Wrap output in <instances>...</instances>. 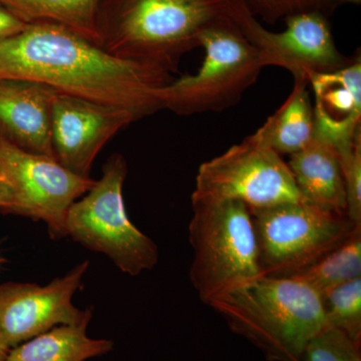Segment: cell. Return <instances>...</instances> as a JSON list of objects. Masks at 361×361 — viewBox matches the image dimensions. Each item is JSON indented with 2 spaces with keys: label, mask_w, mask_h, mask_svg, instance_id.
I'll list each match as a JSON object with an SVG mask.
<instances>
[{
  "label": "cell",
  "mask_w": 361,
  "mask_h": 361,
  "mask_svg": "<svg viewBox=\"0 0 361 361\" xmlns=\"http://www.w3.org/2000/svg\"><path fill=\"white\" fill-rule=\"evenodd\" d=\"M259 267L268 277H292L343 243L357 226L348 216L303 202L250 210Z\"/></svg>",
  "instance_id": "7"
},
{
  "label": "cell",
  "mask_w": 361,
  "mask_h": 361,
  "mask_svg": "<svg viewBox=\"0 0 361 361\" xmlns=\"http://www.w3.org/2000/svg\"><path fill=\"white\" fill-rule=\"evenodd\" d=\"M315 137L336 149L361 137V56L334 73L312 75Z\"/></svg>",
  "instance_id": "14"
},
{
  "label": "cell",
  "mask_w": 361,
  "mask_h": 361,
  "mask_svg": "<svg viewBox=\"0 0 361 361\" xmlns=\"http://www.w3.org/2000/svg\"><path fill=\"white\" fill-rule=\"evenodd\" d=\"M192 198L239 201L249 210L303 202L287 161L253 135L202 164Z\"/></svg>",
  "instance_id": "8"
},
{
  "label": "cell",
  "mask_w": 361,
  "mask_h": 361,
  "mask_svg": "<svg viewBox=\"0 0 361 361\" xmlns=\"http://www.w3.org/2000/svg\"><path fill=\"white\" fill-rule=\"evenodd\" d=\"M203 63L195 75L172 80L158 90L161 108L180 116L222 111L235 106L263 68L258 51L234 20L203 33Z\"/></svg>",
  "instance_id": "6"
},
{
  "label": "cell",
  "mask_w": 361,
  "mask_h": 361,
  "mask_svg": "<svg viewBox=\"0 0 361 361\" xmlns=\"http://www.w3.org/2000/svg\"><path fill=\"white\" fill-rule=\"evenodd\" d=\"M90 322L54 327L9 349L6 361H85L106 355L113 348V342L90 338Z\"/></svg>",
  "instance_id": "17"
},
{
  "label": "cell",
  "mask_w": 361,
  "mask_h": 361,
  "mask_svg": "<svg viewBox=\"0 0 361 361\" xmlns=\"http://www.w3.org/2000/svg\"><path fill=\"white\" fill-rule=\"evenodd\" d=\"M0 78L35 80L51 89L130 111L137 121L163 110L158 90L172 75L118 58L77 32L27 25L0 40Z\"/></svg>",
  "instance_id": "1"
},
{
  "label": "cell",
  "mask_w": 361,
  "mask_h": 361,
  "mask_svg": "<svg viewBox=\"0 0 361 361\" xmlns=\"http://www.w3.org/2000/svg\"><path fill=\"white\" fill-rule=\"evenodd\" d=\"M89 266L85 261L45 286L0 285V342L4 348L9 350L59 325L90 320L92 311L80 310L73 303Z\"/></svg>",
  "instance_id": "11"
},
{
  "label": "cell",
  "mask_w": 361,
  "mask_h": 361,
  "mask_svg": "<svg viewBox=\"0 0 361 361\" xmlns=\"http://www.w3.org/2000/svg\"><path fill=\"white\" fill-rule=\"evenodd\" d=\"M303 203L346 215L345 189L338 154L315 137L287 161Z\"/></svg>",
  "instance_id": "15"
},
{
  "label": "cell",
  "mask_w": 361,
  "mask_h": 361,
  "mask_svg": "<svg viewBox=\"0 0 361 361\" xmlns=\"http://www.w3.org/2000/svg\"><path fill=\"white\" fill-rule=\"evenodd\" d=\"M292 277L307 284L319 296L339 285L360 278L361 225L343 243Z\"/></svg>",
  "instance_id": "19"
},
{
  "label": "cell",
  "mask_w": 361,
  "mask_h": 361,
  "mask_svg": "<svg viewBox=\"0 0 361 361\" xmlns=\"http://www.w3.org/2000/svg\"><path fill=\"white\" fill-rule=\"evenodd\" d=\"M336 152L345 189L346 216L353 224L361 225V137Z\"/></svg>",
  "instance_id": "23"
},
{
  "label": "cell",
  "mask_w": 361,
  "mask_h": 361,
  "mask_svg": "<svg viewBox=\"0 0 361 361\" xmlns=\"http://www.w3.org/2000/svg\"><path fill=\"white\" fill-rule=\"evenodd\" d=\"M327 327L341 330L361 344V277L320 296Z\"/></svg>",
  "instance_id": "20"
},
{
  "label": "cell",
  "mask_w": 361,
  "mask_h": 361,
  "mask_svg": "<svg viewBox=\"0 0 361 361\" xmlns=\"http://www.w3.org/2000/svg\"><path fill=\"white\" fill-rule=\"evenodd\" d=\"M360 345L341 330L326 327L306 346L303 361H361Z\"/></svg>",
  "instance_id": "22"
},
{
  "label": "cell",
  "mask_w": 361,
  "mask_h": 361,
  "mask_svg": "<svg viewBox=\"0 0 361 361\" xmlns=\"http://www.w3.org/2000/svg\"><path fill=\"white\" fill-rule=\"evenodd\" d=\"M127 174L125 158L111 155L101 179L68 209L66 233L90 250L104 254L122 272L135 276L155 267L159 249L128 216L123 195Z\"/></svg>",
  "instance_id": "5"
},
{
  "label": "cell",
  "mask_w": 361,
  "mask_h": 361,
  "mask_svg": "<svg viewBox=\"0 0 361 361\" xmlns=\"http://www.w3.org/2000/svg\"><path fill=\"white\" fill-rule=\"evenodd\" d=\"M190 280L208 305L215 297L261 274L250 210L233 200L192 198Z\"/></svg>",
  "instance_id": "4"
},
{
  "label": "cell",
  "mask_w": 361,
  "mask_h": 361,
  "mask_svg": "<svg viewBox=\"0 0 361 361\" xmlns=\"http://www.w3.org/2000/svg\"><path fill=\"white\" fill-rule=\"evenodd\" d=\"M56 94L35 80L0 78V137L30 153L54 158L51 111Z\"/></svg>",
  "instance_id": "13"
},
{
  "label": "cell",
  "mask_w": 361,
  "mask_h": 361,
  "mask_svg": "<svg viewBox=\"0 0 361 361\" xmlns=\"http://www.w3.org/2000/svg\"><path fill=\"white\" fill-rule=\"evenodd\" d=\"M307 80H294L290 96L253 135L280 156L293 155L315 135L314 113Z\"/></svg>",
  "instance_id": "16"
},
{
  "label": "cell",
  "mask_w": 361,
  "mask_h": 361,
  "mask_svg": "<svg viewBox=\"0 0 361 361\" xmlns=\"http://www.w3.org/2000/svg\"><path fill=\"white\" fill-rule=\"evenodd\" d=\"M234 0H102L99 47L172 75L203 33L233 20Z\"/></svg>",
  "instance_id": "2"
},
{
  "label": "cell",
  "mask_w": 361,
  "mask_h": 361,
  "mask_svg": "<svg viewBox=\"0 0 361 361\" xmlns=\"http://www.w3.org/2000/svg\"><path fill=\"white\" fill-rule=\"evenodd\" d=\"M0 177L11 190L6 214L44 221L52 238L66 236L68 209L94 186L52 157L30 153L0 137Z\"/></svg>",
  "instance_id": "9"
},
{
  "label": "cell",
  "mask_w": 361,
  "mask_h": 361,
  "mask_svg": "<svg viewBox=\"0 0 361 361\" xmlns=\"http://www.w3.org/2000/svg\"><path fill=\"white\" fill-rule=\"evenodd\" d=\"M26 25V23L0 7V40L21 32Z\"/></svg>",
  "instance_id": "24"
},
{
  "label": "cell",
  "mask_w": 361,
  "mask_h": 361,
  "mask_svg": "<svg viewBox=\"0 0 361 361\" xmlns=\"http://www.w3.org/2000/svg\"><path fill=\"white\" fill-rule=\"evenodd\" d=\"M8 349L4 348V344L0 342V361H6Z\"/></svg>",
  "instance_id": "27"
},
{
  "label": "cell",
  "mask_w": 361,
  "mask_h": 361,
  "mask_svg": "<svg viewBox=\"0 0 361 361\" xmlns=\"http://www.w3.org/2000/svg\"><path fill=\"white\" fill-rule=\"evenodd\" d=\"M135 121L125 109L58 92L51 111L54 159L75 174L90 178L94 159L106 142Z\"/></svg>",
  "instance_id": "12"
},
{
  "label": "cell",
  "mask_w": 361,
  "mask_h": 361,
  "mask_svg": "<svg viewBox=\"0 0 361 361\" xmlns=\"http://www.w3.org/2000/svg\"><path fill=\"white\" fill-rule=\"evenodd\" d=\"M254 16H259L266 23H273L295 14L320 11L330 16L337 6L336 0H236Z\"/></svg>",
  "instance_id": "21"
},
{
  "label": "cell",
  "mask_w": 361,
  "mask_h": 361,
  "mask_svg": "<svg viewBox=\"0 0 361 361\" xmlns=\"http://www.w3.org/2000/svg\"><path fill=\"white\" fill-rule=\"evenodd\" d=\"M208 305L272 361H303L306 346L327 327L319 294L293 277L262 275Z\"/></svg>",
  "instance_id": "3"
},
{
  "label": "cell",
  "mask_w": 361,
  "mask_h": 361,
  "mask_svg": "<svg viewBox=\"0 0 361 361\" xmlns=\"http://www.w3.org/2000/svg\"><path fill=\"white\" fill-rule=\"evenodd\" d=\"M102 0H0V7L26 23H54L99 45L97 16Z\"/></svg>",
  "instance_id": "18"
},
{
  "label": "cell",
  "mask_w": 361,
  "mask_h": 361,
  "mask_svg": "<svg viewBox=\"0 0 361 361\" xmlns=\"http://www.w3.org/2000/svg\"><path fill=\"white\" fill-rule=\"evenodd\" d=\"M233 20L258 51L263 68L279 66L294 80H310L312 75L334 73L350 63L353 58L337 49L324 13L307 11L285 18L286 28L269 32L243 4L234 0Z\"/></svg>",
  "instance_id": "10"
},
{
  "label": "cell",
  "mask_w": 361,
  "mask_h": 361,
  "mask_svg": "<svg viewBox=\"0 0 361 361\" xmlns=\"http://www.w3.org/2000/svg\"><path fill=\"white\" fill-rule=\"evenodd\" d=\"M13 194L11 188L4 178L0 177V212L6 213L7 209L11 205Z\"/></svg>",
  "instance_id": "25"
},
{
  "label": "cell",
  "mask_w": 361,
  "mask_h": 361,
  "mask_svg": "<svg viewBox=\"0 0 361 361\" xmlns=\"http://www.w3.org/2000/svg\"><path fill=\"white\" fill-rule=\"evenodd\" d=\"M337 6H342V4H360L361 0H336Z\"/></svg>",
  "instance_id": "26"
}]
</instances>
